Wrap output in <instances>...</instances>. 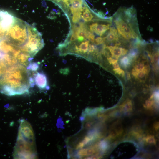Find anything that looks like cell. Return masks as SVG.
<instances>
[{"label":"cell","mask_w":159,"mask_h":159,"mask_svg":"<svg viewBox=\"0 0 159 159\" xmlns=\"http://www.w3.org/2000/svg\"><path fill=\"white\" fill-rule=\"evenodd\" d=\"M138 72L136 71L134 68L132 69V75L135 77L136 78L137 75L138 73Z\"/></svg>","instance_id":"obj_19"},{"label":"cell","mask_w":159,"mask_h":159,"mask_svg":"<svg viewBox=\"0 0 159 159\" xmlns=\"http://www.w3.org/2000/svg\"><path fill=\"white\" fill-rule=\"evenodd\" d=\"M154 103V102L153 100H151L150 99L147 100L146 101L145 105H144V106L148 108H150Z\"/></svg>","instance_id":"obj_16"},{"label":"cell","mask_w":159,"mask_h":159,"mask_svg":"<svg viewBox=\"0 0 159 159\" xmlns=\"http://www.w3.org/2000/svg\"><path fill=\"white\" fill-rule=\"evenodd\" d=\"M105 37V40L106 39L109 42L117 41L118 39V36L117 30L114 27L111 28L110 32Z\"/></svg>","instance_id":"obj_5"},{"label":"cell","mask_w":159,"mask_h":159,"mask_svg":"<svg viewBox=\"0 0 159 159\" xmlns=\"http://www.w3.org/2000/svg\"><path fill=\"white\" fill-rule=\"evenodd\" d=\"M132 105L131 101L127 100L120 106V108L122 110L126 111H130L132 109Z\"/></svg>","instance_id":"obj_7"},{"label":"cell","mask_w":159,"mask_h":159,"mask_svg":"<svg viewBox=\"0 0 159 159\" xmlns=\"http://www.w3.org/2000/svg\"><path fill=\"white\" fill-rule=\"evenodd\" d=\"M113 70L115 73L117 74L120 75H121L122 77L125 75V73L124 71L119 67L114 69Z\"/></svg>","instance_id":"obj_13"},{"label":"cell","mask_w":159,"mask_h":159,"mask_svg":"<svg viewBox=\"0 0 159 159\" xmlns=\"http://www.w3.org/2000/svg\"><path fill=\"white\" fill-rule=\"evenodd\" d=\"M120 62L123 67L126 68L130 64V58L127 56L124 57L121 59Z\"/></svg>","instance_id":"obj_9"},{"label":"cell","mask_w":159,"mask_h":159,"mask_svg":"<svg viewBox=\"0 0 159 159\" xmlns=\"http://www.w3.org/2000/svg\"><path fill=\"white\" fill-rule=\"evenodd\" d=\"M107 59L110 64H112L114 63L117 62L118 61L117 59H115L111 57H107Z\"/></svg>","instance_id":"obj_18"},{"label":"cell","mask_w":159,"mask_h":159,"mask_svg":"<svg viewBox=\"0 0 159 159\" xmlns=\"http://www.w3.org/2000/svg\"><path fill=\"white\" fill-rule=\"evenodd\" d=\"M34 84L42 90H49L50 88L47 77L42 72H36L33 77Z\"/></svg>","instance_id":"obj_3"},{"label":"cell","mask_w":159,"mask_h":159,"mask_svg":"<svg viewBox=\"0 0 159 159\" xmlns=\"http://www.w3.org/2000/svg\"><path fill=\"white\" fill-rule=\"evenodd\" d=\"M109 24L107 25L103 24H99L98 23L96 26L94 33L101 36L109 29Z\"/></svg>","instance_id":"obj_6"},{"label":"cell","mask_w":159,"mask_h":159,"mask_svg":"<svg viewBox=\"0 0 159 159\" xmlns=\"http://www.w3.org/2000/svg\"><path fill=\"white\" fill-rule=\"evenodd\" d=\"M105 41V37H97L95 39L94 43L96 45L100 44H102Z\"/></svg>","instance_id":"obj_11"},{"label":"cell","mask_w":159,"mask_h":159,"mask_svg":"<svg viewBox=\"0 0 159 159\" xmlns=\"http://www.w3.org/2000/svg\"><path fill=\"white\" fill-rule=\"evenodd\" d=\"M137 54V52H136L134 50H132L129 54L128 57L131 59H134L136 57Z\"/></svg>","instance_id":"obj_17"},{"label":"cell","mask_w":159,"mask_h":159,"mask_svg":"<svg viewBox=\"0 0 159 159\" xmlns=\"http://www.w3.org/2000/svg\"><path fill=\"white\" fill-rule=\"evenodd\" d=\"M126 76L127 79L129 80L130 79L131 77L130 74L128 72H126Z\"/></svg>","instance_id":"obj_21"},{"label":"cell","mask_w":159,"mask_h":159,"mask_svg":"<svg viewBox=\"0 0 159 159\" xmlns=\"http://www.w3.org/2000/svg\"><path fill=\"white\" fill-rule=\"evenodd\" d=\"M145 65L143 62L137 63L134 66V69L138 72L143 71L144 69Z\"/></svg>","instance_id":"obj_10"},{"label":"cell","mask_w":159,"mask_h":159,"mask_svg":"<svg viewBox=\"0 0 159 159\" xmlns=\"http://www.w3.org/2000/svg\"><path fill=\"white\" fill-rule=\"evenodd\" d=\"M39 64L37 62L30 63L26 67L28 70L31 72H36L39 68Z\"/></svg>","instance_id":"obj_8"},{"label":"cell","mask_w":159,"mask_h":159,"mask_svg":"<svg viewBox=\"0 0 159 159\" xmlns=\"http://www.w3.org/2000/svg\"><path fill=\"white\" fill-rule=\"evenodd\" d=\"M146 141L150 143H155V140L153 136H149L147 137Z\"/></svg>","instance_id":"obj_15"},{"label":"cell","mask_w":159,"mask_h":159,"mask_svg":"<svg viewBox=\"0 0 159 159\" xmlns=\"http://www.w3.org/2000/svg\"><path fill=\"white\" fill-rule=\"evenodd\" d=\"M42 37L35 27L0 9V60L11 56L18 61L22 54H28L30 45Z\"/></svg>","instance_id":"obj_1"},{"label":"cell","mask_w":159,"mask_h":159,"mask_svg":"<svg viewBox=\"0 0 159 159\" xmlns=\"http://www.w3.org/2000/svg\"><path fill=\"white\" fill-rule=\"evenodd\" d=\"M159 59L158 52L155 53L153 55L152 58V61L155 64H156L158 62Z\"/></svg>","instance_id":"obj_14"},{"label":"cell","mask_w":159,"mask_h":159,"mask_svg":"<svg viewBox=\"0 0 159 159\" xmlns=\"http://www.w3.org/2000/svg\"><path fill=\"white\" fill-rule=\"evenodd\" d=\"M113 64V66L115 69L119 67V65L117 62H116Z\"/></svg>","instance_id":"obj_20"},{"label":"cell","mask_w":159,"mask_h":159,"mask_svg":"<svg viewBox=\"0 0 159 159\" xmlns=\"http://www.w3.org/2000/svg\"><path fill=\"white\" fill-rule=\"evenodd\" d=\"M112 57L117 59L121 56L126 54L128 50L125 48L119 47L117 46H107Z\"/></svg>","instance_id":"obj_4"},{"label":"cell","mask_w":159,"mask_h":159,"mask_svg":"<svg viewBox=\"0 0 159 159\" xmlns=\"http://www.w3.org/2000/svg\"><path fill=\"white\" fill-rule=\"evenodd\" d=\"M25 66L17 64L8 67L0 78V92L9 96L27 93L34 85Z\"/></svg>","instance_id":"obj_2"},{"label":"cell","mask_w":159,"mask_h":159,"mask_svg":"<svg viewBox=\"0 0 159 159\" xmlns=\"http://www.w3.org/2000/svg\"><path fill=\"white\" fill-rule=\"evenodd\" d=\"M145 72L143 71L138 72L136 78L139 80H141L145 77L148 75Z\"/></svg>","instance_id":"obj_12"}]
</instances>
